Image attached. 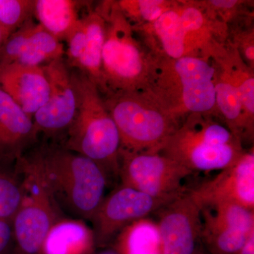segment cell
Listing matches in <instances>:
<instances>
[{
  "label": "cell",
  "instance_id": "83f0119b",
  "mask_svg": "<svg viewBox=\"0 0 254 254\" xmlns=\"http://www.w3.org/2000/svg\"><path fill=\"white\" fill-rule=\"evenodd\" d=\"M254 14L241 18L229 26L227 41L240 53L245 63L254 69Z\"/></svg>",
  "mask_w": 254,
  "mask_h": 254
},
{
  "label": "cell",
  "instance_id": "4316f807",
  "mask_svg": "<svg viewBox=\"0 0 254 254\" xmlns=\"http://www.w3.org/2000/svg\"><path fill=\"white\" fill-rule=\"evenodd\" d=\"M35 0H0V28L7 39L32 19Z\"/></svg>",
  "mask_w": 254,
  "mask_h": 254
},
{
  "label": "cell",
  "instance_id": "9c48e42d",
  "mask_svg": "<svg viewBox=\"0 0 254 254\" xmlns=\"http://www.w3.org/2000/svg\"><path fill=\"white\" fill-rule=\"evenodd\" d=\"M169 202L122 185L105 197L91 218L95 241L108 242L127 225L146 218Z\"/></svg>",
  "mask_w": 254,
  "mask_h": 254
},
{
  "label": "cell",
  "instance_id": "3957f363",
  "mask_svg": "<svg viewBox=\"0 0 254 254\" xmlns=\"http://www.w3.org/2000/svg\"><path fill=\"white\" fill-rule=\"evenodd\" d=\"M77 108L68 127L65 149L91 159L105 172L119 175L120 138L98 86L81 71H71Z\"/></svg>",
  "mask_w": 254,
  "mask_h": 254
},
{
  "label": "cell",
  "instance_id": "8fae6325",
  "mask_svg": "<svg viewBox=\"0 0 254 254\" xmlns=\"http://www.w3.org/2000/svg\"><path fill=\"white\" fill-rule=\"evenodd\" d=\"M158 213L162 254H195L201 239L200 207L190 191L162 207Z\"/></svg>",
  "mask_w": 254,
  "mask_h": 254
},
{
  "label": "cell",
  "instance_id": "ac0fdd59",
  "mask_svg": "<svg viewBox=\"0 0 254 254\" xmlns=\"http://www.w3.org/2000/svg\"><path fill=\"white\" fill-rule=\"evenodd\" d=\"M132 28L155 56L173 60L185 57V31L177 0L153 22Z\"/></svg>",
  "mask_w": 254,
  "mask_h": 254
},
{
  "label": "cell",
  "instance_id": "9a60e30c",
  "mask_svg": "<svg viewBox=\"0 0 254 254\" xmlns=\"http://www.w3.org/2000/svg\"><path fill=\"white\" fill-rule=\"evenodd\" d=\"M38 135L33 119L0 88V165L14 166Z\"/></svg>",
  "mask_w": 254,
  "mask_h": 254
},
{
  "label": "cell",
  "instance_id": "44dd1931",
  "mask_svg": "<svg viewBox=\"0 0 254 254\" xmlns=\"http://www.w3.org/2000/svg\"><path fill=\"white\" fill-rule=\"evenodd\" d=\"M213 82L217 118L243 143L242 111L237 87L222 68L215 64Z\"/></svg>",
  "mask_w": 254,
  "mask_h": 254
},
{
  "label": "cell",
  "instance_id": "7a4b0ae2",
  "mask_svg": "<svg viewBox=\"0 0 254 254\" xmlns=\"http://www.w3.org/2000/svg\"><path fill=\"white\" fill-rule=\"evenodd\" d=\"M96 9L104 18L105 27L102 53V95L148 91L154 55L136 36L118 1H101Z\"/></svg>",
  "mask_w": 254,
  "mask_h": 254
},
{
  "label": "cell",
  "instance_id": "f1b7e54d",
  "mask_svg": "<svg viewBox=\"0 0 254 254\" xmlns=\"http://www.w3.org/2000/svg\"><path fill=\"white\" fill-rule=\"evenodd\" d=\"M207 11L218 21L230 26L241 18L254 14L253 1L245 0H198Z\"/></svg>",
  "mask_w": 254,
  "mask_h": 254
},
{
  "label": "cell",
  "instance_id": "ba28073f",
  "mask_svg": "<svg viewBox=\"0 0 254 254\" xmlns=\"http://www.w3.org/2000/svg\"><path fill=\"white\" fill-rule=\"evenodd\" d=\"M122 185L171 201L187 191L184 180L193 173L160 153L120 152Z\"/></svg>",
  "mask_w": 254,
  "mask_h": 254
},
{
  "label": "cell",
  "instance_id": "e0dca14e",
  "mask_svg": "<svg viewBox=\"0 0 254 254\" xmlns=\"http://www.w3.org/2000/svg\"><path fill=\"white\" fill-rule=\"evenodd\" d=\"M210 60L231 78L240 94L242 111L243 141H253L254 135V69L250 67L231 43L219 45Z\"/></svg>",
  "mask_w": 254,
  "mask_h": 254
},
{
  "label": "cell",
  "instance_id": "8992f818",
  "mask_svg": "<svg viewBox=\"0 0 254 254\" xmlns=\"http://www.w3.org/2000/svg\"><path fill=\"white\" fill-rule=\"evenodd\" d=\"M120 138V152L160 153L180 120L148 91L118 92L103 96Z\"/></svg>",
  "mask_w": 254,
  "mask_h": 254
},
{
  "label": "cell",
  "instance_id": "52a82bcc",
  "mask_svg": "<svg viewBox=\"0 0 254 254\" xmlns=\"http://www.w3.org/2000/svg\"><path fill=\"white\" fill-rule=\"evenodd\" d=\"M23 177V198L11 225L19 254H41L53 225L64 216L43 181L30 155L15 164Z\"/></svg>",
  "mask_w": 254,
  "mask_h": 254
},
{
  "label": "cell",
  "instance_id": "6da1fadb",
  "mask_svg": "<svg viewBox=\"0 0 254 254\" xmlns=\"http://www.w3.org/2000/svg\"><path fill=\"white\" fill-rule=\"evenodd\" d=\"M30 155L60 209L91 221L105 198L104 169L61 145L43 147Z\"/></svg>",
  "mask_w": 254,
  "mask_h": 254
},
{
  "label": "cell",
  "instance_id": "603a6c76",
  "mask_svg": "<svg viewBox=\"0 0 254 254\" xmlns=\"http://www.w3.org/2000/svg\"><path fill=\"white\" fill-rule=\"evenodd\" d=\"M120 254H162L158 225L148 219L132 222L118 234Z\"/></svg>",
  "mask_w": 254,
  "mask_h": 254
},
{
  "label": "cell",
  "instance_id": "cb8c5ba5",
  "mask_svg": "<svg viewBox=\"0 0 254 254\" xmlns=\"http://www.w3.org/2000/svg\"><path fill=\"white\" fill-rule=\"evenodd\" d=\"M63 43L38 23L35 24L27 46L15 63L32 66H43L50 62L64 58Z\"/></svg>",
  "mask_w": 254,
  "mask_h": 254
},
{
  "label": "cell",
  "instance_id": "1f68e13d",
  "mask_svg": "<svg viewBox=\"0 0 254 254\" xmlns=\"http://www.w3.org/2000/svg\"><path fill=\"white\" fill-rule=\"evenodd\" d=\"M14 247L11 222L0 220V254H9Z\"/></svg>",
  "mask_w": 254,
  "mask_h": 254
},
{
  "label": "cell",
  "instance_id": "2e32d148",
  "mask_svg": "<svg viewBox=\"0 0 254 254\" xmlns=\"http://www.w3.org/2000/svg\"><path fill=\"white\" fill-rule=\"evenodd\" d=\"M0 88L31 119L45 104L49 93L43 66L18 63L0 67Z\"/></svg>",
  "mask_w": 254,
  "mask_h": 254
},
{
  "label": "cell",
  "instance_id": "30bf717a",
  "mask_svg": "<svg viewBox=\"0 0 254 254\" xmlns=\"http://www.w3.org/2000/svg\"><path fill=\"white\" fill-rule=\"evenodd\" d=\"M49 93L45 104L33 115L38 134L58 136L67 131L77 108V97L71 71L64 58L50 62L43 66Z\"/></svg>",
  "mask_w": 254,
  "mask_h": 254
},
{
  "label": "cell",
  "instance_id": "f546056e",
  "mask_svg": "<svg viewBox=\"0 0 254 254\" xmlns=\"http://www.w3.org/2000/svg\"><path fill=\"white\" fill-rule=\"evenodd\" d=\"M35 23L32 19L8 37L0 51V67L15 63L27 46Z\"/></svg>",
  "mask_w": 254,
  "mask_h": 254
},
{
  "label": "cell",
  "instance_id": "5bb4252c",
  "mask_svg": "<svg viewBox=\"0 0 254 254\" xmlns=\"http://www.w3.org/2000/svg\"><path fill=\"white\" fill-rule=\"evenodd\" d=\"M185 31V57L210 60L215 47L228 40L229 26L211 16L198 0H178Z\"/></svg>",
  "mask_w": 254,
  "mask_h": 254
},
{
  "label": "cell",
  "instance_id": "4dcf8cb0",
  "mask_svg": "<svg viewBox=\"0 0 254 254\" xmlns=\"http://www.w3.org/2000/svg\"><path fill=\"white\" fill-rule=\"evenodd\" d=\"M66 41L67 42V50L65 51L66 63L68 67L78 69L86 43V29L82 18L76 23Z\"/></svg>",
  "mask_w": 254,
  "mask_h": 254
},
{
  "label": "cell",
  "instance_id": "d4e9b609",
  "mask_svg": "<svg viewBox=\"0 0 254 254\" xmlns=\"http://www.w3.org/2000/svg\"><path fill=\"white\" fill-rule=\"evenodd\" d=\"M23 193V177L16 165H0V220L12 222Z\"/></svg>",
  "mask_w": 254,
  "mask_h": 254
},
{
  "label": "cell",
  "instance_id": "836d02e7",
  "mask_svg": "<svg viewBox=\"0 0 254 254\" xmlns=\"http://www.w3.org/2000/svg\"><path fill=\"white\" fill-rule=\"evenodd\" d=\"M6 41V37L4 36V33L0 28V51H1V48L4 46L5 41Z\"/></svg>",
  "mask_w": 254,
  "mask_h": 254
},
{
  "label": "cell",
  "instance_id": "7c38bea8",
  "mask_svg": "<svg viewBox=\"0 0 254 254\" xmlns=\"http://www.w3.org/2000/svg\"><path fill=\"white\" fill-rule=\"evenodd\" d=\"M201 239L217 254H238L254 233L253 222L246 209L232 203L200 207Z\"/></svg>",
  "mask_w": 254,
  "mask_h": 254
},
{
  "label": "cell",
  "instance_id": "277c9868",
  "mask_svg": "<svg viewBox=\"0 0 254 254\" xmlns=\"http://www.w3.org/2000/svg\"><path fill=\"white\" fill-rule=\"evenodd\" d=\"M214 74L210 60L155 56L148 91L178 120L191 113L217 117Z\"/></svg>",
  "mask_w": 254,
  "mask_h": 254
},
{
  "label": "cell",
  "instance_id": "484cf974",
  "mask_svg": "<svg viewBox=\"0 0 254 254\" xmlns=\"http://www.w3.org/2000/svg\"><path fill=\"white\" fill-rule=\"evenodd\" d=\"M119 7L133 27L153 22L175 6V0H120Z\"/></svg>",
  "mask_w": 254,
  "mask_h": 254
},
{
  "label": "cell",
  "instance_id": "ffe728a7",
  "mask_svg": "<svg viewBox=\"0 0 254 254\" xmlns=\"http://www.w3.org/2000/svg\"><path fill=\"white\" fill-rule=\"evenodd\" d=\"M83 4L73 0H35L33 16L38 24L63 42L79 21L78 9Z\"/></svg>",
  "mask_w": 254,
  "mask_h": 254
},
{
  "label": "cell",
  "instance_id": "e575fe53",
  "mask_svg": "<svg viewBox=\"0 0 254 254\" xmlns=\"http://www.w3.org/2000/svg\"><path fill=\"white\" fill-rule=\"evenodd\" d=\"M98 254H120L119 253L118 251L115 250H108L103 251V252H100V253Z\"/></svg>",
  "mask_w": 254,
  "mask_h": 254
},
{
  "label": "cell",
  "instance_id": "d6a6232c",
  "mask_svg": "<svg viewBox=\"0 0 254 254\" xmlns=\"http://www.w3.org/2000/svg\"><path fill=\"white\" fill-rule=\"evenodd\" d=\"M238 254H254V233L252 234V235L249 237L248 240L246 242L245 245L242 247Z\"/></svg>",
  "mask_w": 254,
  "mask_h": 254
},
{
  "label": "cell",
  "instance_id": "d6986e66",
  "mask_svg": "<svg viewBox=\"0 0 254 254\" xmlns=\"http://www.w3.org/2000/svg\"><path fill=\"white\" fill-rule=\"evenodd\" d=\"M95 234L86 220L63 216L50 229L41 254H91Z\"/></svg>",
  "mask_w": 254,
  "mask_h": 254
},
{
  "label": "cell",
  "instance_id": "7402d4cb",
  "mask_svg": "<svg viewBox=\"0 0 254 254\" xmlns=\"http://www.w3.org/2000/svg\"><path fill=\"white\" fill-rule=\"evenodd\" d=\"M82 19L86 29V43L78 70L94 82L101 93L102 53L105 41V20L96 7L90 10Z\"/></svg>",
  "mask_w": 254,
  "mask_h": 254
},
{
  "label": "cell",
  "instance_id": "5b68a950",
  "mask_svg": "<svg viewBox=\"0 0 254 254\" xmlns=\"http://www.w3.org/2000/svg\"><path fill=\"white\" fill-rule=\"evenodd\" d=\"M243 143L216 117L191 113L171 135L160 153L193 172L221 171L245 153Z\"/></svg>",
  "mask_w": 254,
  "mask_h": 254
},
{
  "label": "cell",
  "instance_id": "4fadbf2b",
  "mask_svg": "<svg viewBox=\"0 0 254 254\" xmlns=\"http://www.w3.org/2000/svg\"><path fill=\"white\" fill-rule=\"evenodd\" d=\"M198 205L234 203L254 210V150L245 151L231 166L211 180L190 190Z\"/></svg>",
  "mask_w": 254,
  "mask_h": 254
}]
</instances>
